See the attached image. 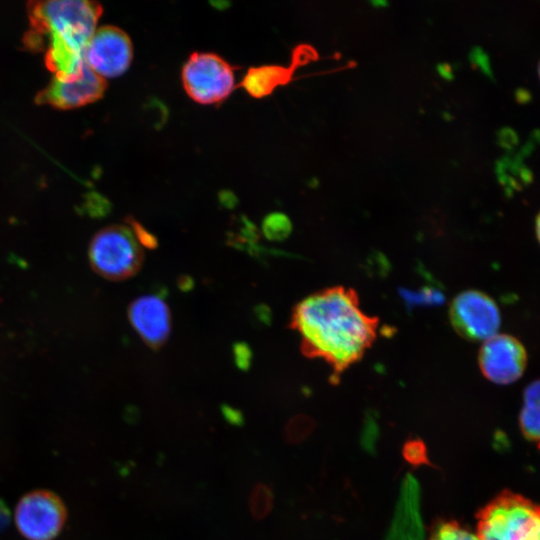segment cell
Here are the masks:
<instances>
[{
	"label": "cell",
	"mask_w": 540,
	"mask_h": 540,
	"mask_svg": "<svg viewBox=\"0 0 540 540\" xmlns=\"http://www.w3.org/2000/svg\"><path fill=\"white\" fill-rule=\"evenodd\" d=\"M378 324V318L361 309L355 290L344 286L307 296L295 306L290 321L302 353L326 362L335 380L370 348Z\"/></svg>",
	"instance_id": "1"
},
{
	"label": "cell",
	"mask_w": 540,
	"mask_h": 540,
	"mask_svg": "<svg viewBox=\"0 0 540 540\" xmlns=\"http://www.w3.org/2000/svg\"><path fill=\"white\" fill-rule=\"evenodd\" d=\"M30 30L24 45L31 50L65 45L81 51L96 31L102 7L93 1H31L27 6Z\"/></svg>",
	"instance_id": "2"
},
{
	"label": "cell",
	"mask_w": 540,
	"mask_h": 540,
	"mask_svg": "<svg viewBox=\"0 0 540 540\" xmlns=\"http://www.w3.org/2000/svg\"><path fill=\"white\" fill-rule=\"evenodd\" d=\"M476 534L480 540H540V505L503 491L478 513Z\"/></svg>",
	"instance_id": "3"
},
{
	"label": "cell",
	"mask_w": 540,
	"mask_h": 540,
	"mask_svg": "<svg viewBox=\"0 0 540 540\" xmlns=\"http://www.w3.org/2000/svg\"><path fill=\"white\" fill-rule=\"evenodd\" d=\"M89 260L101 276L122 280L139 270L143 252L130 228L114 225L95 234L89 246Z\"/></svg>",
	"instance_id": "4"
},
{
	"label": "cell",
	"mask_w": 540,
	"mask_h": 540,
	"mask_svg": "<svg viewBox=\"0 0 540 540\" xmlns=\"http://www.w3.org/2000/svg\"><path fill=\"white\" fill-rule=\"evenodd\" d=\"M182 83L188 96L203 105L224 101L235 88L233 67L219 55L195 52L182 69Z\"/></svg>",
	"instance_id": "5"
},
{
	"label": "cell",
	"mask_w": 540,
	"mask_h": 540,
	"mask_svg": "<svg viewBox=\"0 0 540 540\" xmlns=\"http://www.w3.org/2000/svg\"><path fill=\"white\" fill-rule=\"evenodd\" d=\"M449 318L460 336L473 341H486L495 336L501 323L495 301L478 290L459 293L450 305Z\"/></svg>",
	"instance_id": "6"
},
{
	"label": "cell",
	"mask_w": 540,
	"mask_h": 540,
	"mask_svg": "<svg viewBox=\"0 0 540 540\" xmlns=\"http://www.w3.org/2000/svg\"><path fill=\"white\" fill-rule=\"evenodd\" d=\"M66 517L61 499L45 490L26 494L15 510L17 528L29 540H52L63 528Z\"/></svg>",
	"instance_id": "7"
},
{
	"label": "cell",
	"mask_w": 540,
	"mask_h": 540,
	"mask_svg": "<svg viewBox=\"0 0 540 540\" xmlns=\"http://www.w3.org/2000/svg\"><path fill=\"white\" fill-rule=\"evenodd\" d=\"M133 58L129 36L115 26L96 29L84 50L86 65L101 78H115L127 71Z\"/></svg>",
	"instance_id": "8"
},
{
	"label": "cell",
	"mask_w": 540,
	"mask_h": 540,
	"mask_svg": "<svg viewBox=\"0 0 540 540\" xmlns=\"http://www.w3.org/2000/svg\"><path fill=\"white\" fill-rule=\"evenodd\" d=\"M482 374L495 384H511L524 373L527 352L523 344L507 334H496L484 341L478 357Z\"/></svg>",
	"instance_id": "9"
},
{
	"label": "cell",
	"mask_w": 540,
	"mask_h": 540,
	"mask_svg": "<svg viewBox=\"0 0 540 540\" xmlns=\"http://www.w3.org/2000/svg\"><path fill=\"white\" fill-rule=\"evenodd\" d=\"M105 89V79L94 73L85 63L82 71L74 77H54L37 94L35 101L57 109H73L95 102L103 96Z\"/></svg>",
	"instance_id": "10"
},
{
	"label": "cell",
	"mask_w": 540,
	"mask_h": 540,
	"mask_svg": "<svg viewBox=\"0 0 540 540\" xmlns=\"http://www.w3.org/2000/svg\"><path fill=\"white\" fill-rule=\"evenodd\" d=\"M128 315L132 326L148 345L159 347L167 340L171 317L167 304L160 297L146 295L135 299Z\"/></svg>",
	"instance_id": "11"
},
{
	"label": "cell",
	"mask_w": 540,
	"mask_h": 540,
	"mask_svg": "<svg viewBox=\"0 0 540 540\" xmlns=\"http://www.w3.org/2000/svg\"><path fill=\"white\" fill-rule=\"evenodd\" d=\"M385 540H425L420 512V486L412 474L404 478Z\"/></svg>",
	"instance_id": "12"
},
{
	"label": "cell",
	"mask_w": 540,
	"mask_h": 540,
	"mask_svg": "<svg viewBox=\"0 0 540 540\" xmlns=\"http://www.w3.org/2000/svg\"><path fill=\"white\" fill-rule=\"evenodd\" d=\"M292 74L291 68L278 65H264L250 68L240 86L254 98H262L271 94L275 88L287 83Z\"/></svg>",
	"instance_id": "13"
},
{
	"label": "cell",
	"mask_w": 540,
	"mask_h": 540,
	"mask_svg": "<svg viewBox=\"0 0 540 540\" xmlns=\"http://www.w3.org/2000/svg\"><path fill=\"white\" fill-rule=\"evenodd\" d=\"M519 424L524 437L540 449V379L524 390Z\"/></svg>",
	"instance_id": "14"
},
{
	"label": "cell",
	"mask_w": 540,
	"mask_h": 540,
	"mask_svg": "<svg viewBox=\"0 0 540 540\" xmlns=\"http://www.w3.org/2000/svg\"><path fill=\"white\" fill-rule=\"evenodd\" d=\"M274 494L269 485L263 482L255 484L248 497V508L255 521L265 519L272 511Z\"/></svg>",
	"instance_id": "15"
},
{
	"label": "cell",
	"mask_w": 540,
	"mask_h": 540,
	"mask_svg": "<svg viewBox=\"0 0 540 540\" xmlns=\"http://www.w3.org/2000/svg\"><path fill=\"white\" fill-rule=\"evenodd\" d=\"M314 429L315 422L311 417L303 414L296 415L287 422L283 438L288 444H300L313 433Z\"/></svg>",
	"instance_id": "16"
},
{
	"label": "cell",
	"mask_w": 540,
	"mask_h": 540,
	"mask_svg": "<svg viewBox=\"0 0 540 540\" xmlns=\"http://www.w3.org/2000/svg\"><path fill=\"white\" fill-rule=\"evenodd\" d=\"M262 228L268 239L279 241L288 237L292 230V224L287 215L274 212L265 217Z\"/></svg>",
	"instance_id": "17"
},
{
	"label": "cell",
	"mask_w": 540,
	"mask_h": 540,
	"mask_svg": "<svg viewBox=\"0 0 540 540\" xmlns=\"http://www.w3.org/2000/svg\"><path fill=\"white\" fill-rule=\"evenodd\" d=\"M429 540H480L477 534L461 527L455 522L439 523Z\"/></svg>",
	"instance_id": "18"
},
{
	"label": "cell",
	"mask_w": 540,
	"mask_h": 540,
	"mask_svg": "<svg viewBox=\"0 0 540 540\" xmlns=\"http://www.w3.org/2000/svg\"><path fill=\"white\" fill-rule=\"evenodd\" d=\"M403 456L414 466L430 464L424 443L421 440H409L403 447Z\"/></svg>",
	"instance_id": "19"
},
{
	"label": "cell",
	"mask_w": 540,
	"mask_h": 540,
	"mask_svg": "<svg viewBox=\"0 0 540 540\" xmlns=\"http://www.w3.org/2000/svg\"><path fill=\"white\" fill-rule=\"evenodd\" d=\"M130 229L140 245L154 248L157 245L156 238L134 219H129Z\"/></svg>",
	"instance_id": "20"
},
{
	"label": "cell",
	"mask_w": 540,
	"mask_h": 540,
	"mask_svg": "<svg viewBox=\"0 0 540 540\" xmlns=\"http://www.w3.org/2000/svg\"><path fill=\"white\" fill-rule=\"evenodd\" d=\"M316 56L317 54L312 47L302 45L294 50L292 64L294 67H298L314 60Z\"/></svg>",
	"instance_id": "21"
},
{
	"label": "cell",
	"mask_w": 540,
	"mask_h": 540,
	"mask_svg": "<svg viewBox=\"0 0 540 540\" xmlns=\"http://www.w3.org/2000/svg\"><path fill=\"white\" fill-rule=\"evenodd\" d=\"M234 357L239 368H248L251 360V351L246 344L240 343L234 347Z\"/></svg>",
	"instance_id": "22"
},
{
	"label": "cell",
	"mask_w": 540,
	"mask_h": 540,
	"mask_svg": "<svg viewBox=\"0 0 540 540\" xmlns=\"http://www.w3.org/2000/svg\"><path fill=\"white\" fill-rule=\"evenodd\" d=\"M376 432L375 424H368L366 429L363 431L362 444L368 451L374 450Z\"/></svg>",
	"instance_id": "23"
},
{
	"label": "cell",
	"mask_w": 540,
	"mask_h": 540,
	"mask_svg": "<svg viewBox=\"0 0 540 540\" xmlns=\"http://www.w3.org/2000/svg\"><path fill=\"white\" fill-rule=\"evenodd\" d=\"M222 413L224 418L229 422L231 425L240 426L244 423L243 416L240 411L231 408L229 406H223Z\"/></svg>",
	"instance_id": "24"
},
{
	"label": "cell",
	"mask_w": 540,
	"mask_h": 540,
	"mask_svg": "<svg viewBox=\"0 0 540 540\" xmlns=\"http://www.w3.org/2000/svg\"><path fill=\"white\" fill-rule=\"evenodd\" d=\"M436 71L438 75L444 80H452L454 77L453 69L448 63H439L436 66Z\"/></svg>",
	"instance_id": "25"
},
{
	"label": "cell",
	"mask_w": 540,
	"mask_h": 540,
	"mask_svg": "<svg viewBox=\"0 0 540 540\" xmlns=\"http://www.w3.org/2000/svg\"><path fill=\"white\" fill-rule=\"evenodd\" d=\"M371 4L374 8H385L388 5V2L385 0H373Z\"/></svg>",
	"instance_id": "26"
},
{
	"label": "cell",
	"mask_w": 540,
	"mask_h": 540,
	"mask_svg": "<svg viewBox=\"0 0 540 540\" xmlns=\"http://www.w3.org/2000/svg\"><path fill=\"white\" fill-rule=\"evenodd\" d=\"M536 236L540 243V213L538 214L536 218Z\"/></svg>",
	"instance_id": "27"
},
{
	"label": "cell",
	"mask_w": 540,
	"mask_h": 540,
	"mask_svg": "<svg viewBox=\"0 0 540 540\" xmlns=\"http://www.w3.org/2000/svg\"><path fill=\"white\" fill-rule=\"evenodd\" d=\"M539 75H540V63H539Z\"/></svg>",
	"instance_id": "28"
}]
</instances>
